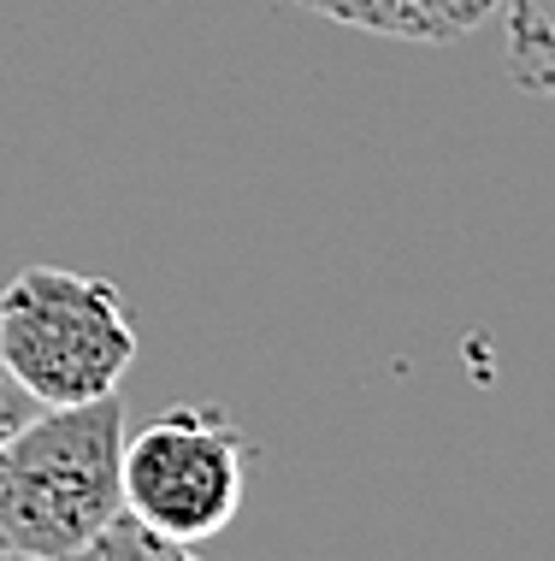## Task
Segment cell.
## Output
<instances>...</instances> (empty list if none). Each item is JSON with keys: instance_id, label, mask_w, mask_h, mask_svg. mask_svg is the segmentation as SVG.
Returning <instances> with one entry per match:
<instances>
[{"instance_id": "obj_1", "label": "cell", "mask_w": 555, "mask_h": 561, "mask_svg": "<svg viewBox=\"0 0 555 561\" xmlns=\"http://www.w3.org/2000/svg\"><path fill=\"white\" fill-rule=\"evenodd\" d=\"M125 508V402L36 408L0 437V561H83Z\"/></svg>"}, {"instance_id": "obj_2", "label": "cell", "mask_w": 555, "mask_h": 561, "mask_svg": "<svg viewBox=\"0 0 555 561\" xmlns=\"http://www.w3.org/2000/svg\"><path fill=\"white\" fill-rule=\"evenodd\" d=\"M0 355L42 408L113 397L137 360V325L107 278L24 266L0 290Z\"/></svg>"}, {"instance_id": "obj_3", "label": "cell", "mask_w": 555, "mask_h": 561, "mask_svg": "<svg viewBox=\"0 0 555 561\" xmlns=\"http://www.w3.org/2000/svg\"><path fill=\"white\" fill-rule=\"evenodd\" d=\"M248 444L224 408H166L125 432V508L195 556L243 508Z\"/></svg>"}, {"instance_id": "obj_4", "label": "cell", "mask_w": 555, "mask_h": 561, "mask_svg": "<svg viewBox=\"0 0 555 561\" xmlns=\"http://www.w3.org/2000/svg\"><path fill=\"white\" fill-rule=\"evenodd\" d=\"M296 7L313 12V19L367 30V36L449 48V42H467L478 24H490V12L502 0H296Z\"/></svg>"}, {"instance_id": "obj_5", "label": "cell", "mask_w": 555, "mask_h": 561, "mask_svg": "<svg viewBox=\"0 0 555 561\" xmlns=\"http://www.w3.org/2000/svg\"><path fill=\"white\" fill-rule=\"evenodd\" d=\"M508 12V78L520 95L555 101V0H502Z\"/></svg>"}, {"instance_id": "obj_6", "label": "cell", "mask_w": 555, "mask_h": 561, "mask_svg": "<svg viewBox=\"0 0 555 561\" xmlns=\"http://www.w3.org/2000/svg\"><path fill=\"white\" fill-rule=\"evenodd\" d=\"M83 561H189V550L172 543L166 533H154L142 514L118 508L113 520L95 533V543L83 550Z\"/></svg>"}, {"instance_id": "obj_7", "label": "cell", "mask_w": 555, "mask_h": 561, "mask_svg": "<svg viewBox=\"0 0 555 561\" xmlns=\"http://www.w3.org/2000/svg\"><path fill=\"white\" fill-rule=\"evenodd\" d=\"M36 397H30V390L19 385V378H12V367H7V355H0V437H7L12 426H24L30 414H36Z\"/></svg>"}]
</instances>
